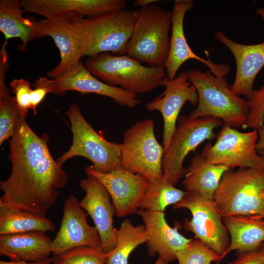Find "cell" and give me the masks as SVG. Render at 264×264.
Wrapping results in <instances>:
<instances>
[{
    "mask_svg": "<svg viewBox=\"0 0 264 264\" xmlns=\"http://www.w3.org/2000/svg\"><path fill=\"white\" fill-rule=\"evenodd\" d=\"M48 140L47 134L35 133L20 114L8 140L12 168L9 177L0 181V204L44 216L55 204L58 190L66 187L69 176L52 156Z\"/></svg>",
    "mask_w": 264,
    "mask_h": 264,
    "instance_id": "cell-1",
    "label": "cell"
},
{
    "mask_svg": "<svg viewBox=\"0 0 264 264\" xmlns=\"http://www.w3.org/2000/svg\"><path fill=\"white\" fill-rule=\"evenodd\" d=\"M187 73L198 96L197 108L188 116L190 119L212 116L231 127L243 128L249 111L247 101L232 91L226 77L197 69L189 70Z\"/></svg>",
    "mask_w": 264,
    "mask_h": 264,
    "instance_id": "cell-2",
    "label": "cell"
},
{
    "mask_svg": "<svg viewBox=\"0 0 264 264\" xmlns=\"http://www.w3.org/2000/svg\"><path fill=\"white\" fill-rule=\"evenodd\" d=\"M213 200L222 218L245 215L264 219V168L229 169Z\"/></svg>",
    "mask_w": 264,
    "mask_h": 264,
    "instance_id": "cell-3",
    "label": "cell"
},
{
    "mask_svg": "<svg viewBox=\"0 0 264 264\" xmlns=\"http://www.w3.org/2000/svg\"><path fill=\"white\" fill-rule=\"evenodd\" d=\"M171 25L172 12L153 4L140 8L126 54L148 66L165 68Z\"/></svg>",
    "mask_w": 264,
    "mask_h": 264,
    "instance_id": "cell-4",
    "label": "cell"
},
{
    "mask_svg": "<svg viewBox=\"0 0 264 264\" xmlns=\"http://www.w3.org/2000/svg\"><path fill=\"white\" fill-rule=\"evenodd\" d=\"M84 66L102 82L136 94L151 91L166 76L164 68L145 66L126 54L100 53L89 57Z\"/></svg>",
    "mask_w": 264,
    "mask_h": 264,
    "instance_id": "cell-5",
    "label": "cell"
},
{
    "mask_svg": "<svg viewBox=\"0 0 264 264\" xmlns=\"http://www.w3.org/2000/svg\"><path fill=\"white\" fill-rule=\"evenodd\" d=\"M72 133V142L69 149L57 159L63 165L75 156L89 160L95 170L110 172L120 167L122 143L110 142L98 133L83 116L80 108L71 104L66 111Z\"/></svg>",
    "mask_w": 264,
    "mask_h": 264,
    "instance_id": "cell-6",
    "label": "cell"
},
{
    "mask_svg": "<svg viewBox=\"0 0 264 264\" xmlns=\"http://www.w3.org/2000/svg\"><path fill=\"white\" fill-rule=\"evenodd\" d=\"M152 119L139 121L123 134L120 167L146 178L149 182L163 177V147L154 134Z\"/></svg>",
    "mask_w": 264,
    "mask_h": 264,
    "instance_id": "cell-7",
    "label": "cell"
},
{
    "mask_svg": "<svg viewBox=\"0 0 264 264\" xmlns=\"http://www.w3.org/2000/svg\"><path fill=\"white\" fill-rule=\"evenodd\" d=\"M222 125V121L214 117L192 119L180 116L170 145L164 153L163 178L176 185L186 174L187 168L183 166L186 157L204 141L212 139L214 130Z\"/></svg>",
    "mask_w": 264,
    "mask_h": 264,
    "instance_id": "cell-8",
    "label": "cell"
},
{
    "mask_svg": "<svg viewBox=\"0 0 264 264\" xmlns=\"http://www.w3.org/2000/svg\"><path fill=\"white\" fill-rule=\"evenodd\" d=\"M186 208L192 214L191 220L185 219L183 226L186 231L193 233L220 256L218 263L225 256L231 243L229 232L222 217L213 200L197 193L187 192L173 209Z\"/></svg>",
    "mask_w": 264,
    "mask_h": 264,
    "instance_id": "cell-9",
    "label": "cell"
},
{
    "mask_svg": "<svg viewBox=\"0 0 264 264\" xmlns=\"http://www.w3.org/2000/svg\"><path fill=\"white\" fill-rule=\"evenodd\" d=\"M137 15L138 11L125 9L84 19L86 56L91 57L102 53L126 54Z\"/></svg>",
    "mask_w": 264,
    "mask_h": 264,
    "instance_id": "cell-10",
    "label": "cell"
},
{
    "mask_svg": "<svg viewBox=\"0 0 264 264\" xmlns=\"http://www.w3.org/2000/svg\"><path fill=\"white\" fill-rule=\"evenodd\" d=\"M84 19L65 16L37 22V38L50 37L60 52V62L47 73L48 77H58L86 56L87 40Z\"/></svg>",
    "mask_w": 264,
    "mask_h": 264,
    "instance_id": "cell-11",
    "label": "cell"
},
{
    "mask_svg": "<svg viewBox=\"0 0 264 264\" xmlns=\"http://www.w3.org/2000/svg\"><path fill=\"white\" fill-rule=\"evenodd\" d=\"M257 130L241 132L223 125L214 144L208 143L201 153L210 163L235 167L264 168V161L256 149Z\"/></svg>",
    "mask_w": 264,
    "mask_h": 264,
    "instance_id": "cell-12",
    "label": "cell"
},
{
    "mask_svg": "<svg viewBox=\"0 0 264 264\" xmlns=\"http://www.w3.org/2000/svg\"><path fill=\"white\" fill-rule=\"evenodd\" d=\"M34 88L43 87L49 93L63 95L67 91L82 93H95L112 99L115 102L129 108L138 106L142 100L138 95L121 88L110 86L93 76L80 61L65 73L49 79L42 76L33 84Z\"/></svg>",
    "mask_w": 264,
    "mask_h": 264,
    "instance_id": "cell-13",
    "label": "cell"
},
{
    "mask_svg": "<svg viewBox=\"0 0 264 264\" xmlns=\"http://www.w3.org/2000/svg\"><path fill=\"white\" fill-rule=\"evenodd\" d=\"M161 85L165 87L163 92L146 104L150 111H158L163 120V147L168 149L176 128L179 113L183 105L189 102L193 106L198 105V96L195 87L189 79L187 72L182 71L173 80L167 76Z\"/></svg>",
    "mask_w": 264,
    "mask_h": 264,
    "instance_id": "cell-14",
    "label": "cell"
},
{
    "mask_svg": "<svg viewBox=\"0 0 264 264\" xmlns=\"http://www.w3.org/2000/svg\"><path fill=\"white\" fill-rule=\"evenodd\" d=\"M87 175L97 178L109 193L118 218L136 213L140 200L149 181L143 176L119 167L110 172L103 173L86 167Z\"/></svg>",
    "mask_w": 264,
    "mask_h": 264,
    "instance_id": "cell-15",
    "label": "cell"
},
{
    "mask_svg": "<svg viewBox=\"0 0 264 264\" xmlns=\"http://www.w3.org/2000/svg\"><path fill=\"white\" fill-rule=\"evenodd\" d=\"M79 184L85 192L79 205L93 220L102 248L108 254L115 246L117 231L113 225L115 210L110 197L101 182L93 176L88 175Z\"/></svg>",
    "mask_w": 264,
    "mask_h": 264,
    "instance_id": "cell-16",
    "label": "cell"
},
{
    "mask_svg": "<svg viewBox=\"0 0 264 264\" xmlns=\"http://www.w3.org/2000/svg\"><path fill=\"white\" fill-rule=\"evenodd\" d=\"M88 216L76 197L71 195L66 198L60 226L52 242L53 256L80 246L102 247L97 230L88 224Z\"/></svg>",
    "mask_w": 264,
    "mask_h": 264,
    "instance_id": "cell-17",
    "label": "cell"
},
{
    "mask_svg": "<svg viewBox=\"0 0 264 264\" xmlns=\"http://www.w3.org/2000/svg\"><path fill=\"white\" fill-rule=\"evenodd\" d=\"M194 4L192 0H176L172 11V35L170 38L169 55L165 69L167 78L173 80L181 66L190 59L197 60L208 67L215 76L226 77L230 70L227 64H218L209 59H204L198 56L190 47L184 31V20L186 13Z\"/></svg>",
    "mask_w": 264,
    "mask_h": 264,
    "instance_id": "cell-18",
    "label": "cell"
},
{
    "mask_svg": "<svg viewBox=\"0 0 264 264\" xmlns=\"http://www.w3.org/2000/svg\"><path fill=\"white\" fill-rule=\"evenodd\" d=\"M24 12L35 13L45 19L75 16L81 19L97 17L125 9V0H22Z\"/></svg>",
    "mask_w": 264,
    "mask_h": 264,
    "instance_id": "cell-19",
    "label": "cell"
},
{
    "mask_svg": "<svg viewBox=\"0 0 264 264\" xmlns=\"http://www.w3.org/2000/svg\"><path fill=\"white\" fill-rule=\"evenodd\" d=\"M216 39L231 52L236 64V73L230 87L237 95L250 98L254 90L255 79L264 66V42L254 44L236 43L228 38L223 32L215 33Z\"/></svg>",
    "mask_w": 264,
    "mask_h": 264,
    "instance_id": "cell-20",
    "label": "cell"
},
{
    "mask_svg": "<svg viewBox=\"0 0 264 264\" xmlns=\"http://www.w3.org/2000/svg\"><path fill=\"white\" fill-rule=\"evenodd\" d=\"M142 219L148 234L146 242L148 254L159 256L168 263L176 260L177 252L192 240L178 230V225L172 227L165 219L164 212L139 208L136 212Z\"/></svg>",
    "mask_w": 264,
    "mask_h": 264,
    "instance_id": "cell-21",
    "label": "cell"
},
{
    "mask_svg": "<svg viewBox=\"0 0 264 264\" xmlns=\"http://www.w3.org/2000/svg\"><path fill=\"white\" fill-rule=\"evenodd\" d=\"M52 241L38 231L0 235V254L13 262L44 261L50 259Z\"/></svg>",
    "mask_w": 264,
    "mask_h": 264,
    "instance_id": "cell-22",
    "label": "cell"
},
{
    "mask_svg": "<svg viewBox=\"0 0 264 264\" xmlns=\"http://www.w3.org/2000/svg\"><path fill=\"white\" fill-rule=\"evenodd\" d=\"M230 168L208 162L201 154L192 158L181 183L186 191L213 200L223 174Z\"/></svg>",
    "mask_w": 264,
    "mask_h": 264,
    "instance_id": "cell-23",
    "label": "cell"
},
{
    "mask_svg": "<svg viewBox=\"0 0 264 264\" xmlns=\"http://www.w3.org/2000/svg\"><path fill=\"white\" fill-rule=\"evenodd\" d=\"M230 237L226 256L232 251L237 253L260 248L264 242V219L258 216L236 215L222 218Z\"/></svg>",
    "mask_w": 264,
    "mask_h": 264,
    "instance_id": "cell-24",
    "label": "cell"
},
{
    "mask_svg": "<svg viewBox=\"0 0 264 264\" xmlns=\"http://www.w3.org/2000/svg\"><path fill=\"white\" fill-rule=\"evenodd\" d=\"M21 2L18 0H0V31L5 41L19 38L22 42L19 49L25 50L27 44L37 38L36 22L23 16Z\"/></svg>",
    "mask_w": 264,
    "mask_h": 264,
    "instance_id": "cell-25",
    "label": "cell"
},
{
    "mask_svg": "<svg viewBox=\"0 0 264 264\" xmlns=\"http://www.w3.org/2000/svg\"><path fill=\"white\" fill-rule=\"evenodd\" d=\"M54 223L44 216L0 204V235L29 231H54Z\"/></svg>",
    "mask_w": 264,
    "mask_h": 264,
    "instance_id": "cell-26",
    "label": "cell"
},
{
    "mask_svg": "<svg viewBox=\"0 0 264 264\" xmlns=\"http://www.w3.org/2000/svg\"><path fill=\"white\" fill-rule=\"evenodd\" d=\"M6 50L0 52V145L14 134L20 115L14 96L5 84L9 68Z\"/></svg>",
    "mask_w": 264,
    "mask_h": 264,
    "instance_id": "cell-27",
    "label": "cell"
},
{
    "mask_svg": "<svg viewBox=\"0 0 264 264\" xmlns=\"http://www.w3.org/2000/svg\"><path fill=\"white\" fill-rule=\"evenodd\" d=\"M147 240L144 224L135 226L130 220H125L117 230L114 248L107 254L106 264H129L131 253Z\"/></svg>",
    "mask_w": 264,
    "mask_h": 264,
    "instance_id": "cell-28",
    "label": "cell"
},
{
    "mask_svg": "<svg viewBox=\"0 0 264 264\" xmlns=\"http://www.w3.org/2000/svg\"><path fill=\"white\" fill-rule=\"evenodd\" d=\"M164 179L149 182L139 203V208L164 212L170 205L179 202L187 192L176 188Z\"/></svg>",
    "mask_w": 264,
    "mask_h": 264,
    "instance_id": "cell-29",
    "label": "cell"
},
{
    "mask_svg": "<svg viewBox=\"0 0 264 264\" xmlns=\"http://www.w3.org/2000/svg\"><path fill=\"white\" fill-rule=\"evenodd\" d=\"M107 254L102 247L80 246L52 258L53 264H106Z\"/></svg>",
    "mask_w": 264,
    "mask_h": 264,
    "instance_id": "cell-30",
    "label": "cell"
},
{
    "mask_svg": "<svg viewBox=\"0 0 264 264\" xmlns=\"http://www.w3.org/2000/svg\"><path fill=\"white\" fill-rule=\"evenodd\" d=\"M178 264H211L218 263L220 256L202 241L192 238L176 255Z\"/></svg>",
    "mask_w": 264,
    "mask_h": 264,
    "instance_id": "cell-31",
    "label": "cell"
},
{
    "mask_svg": "<svg viewBox=\"0 0 264 264\" xmlns=\"http://www.w3.org/2000/svg\"><path fill=\"white\" fill-rule=\"evenodd\" d=\"M247 101L249 111L246 122L242 128L257 130L264 120V84L259 89L254 90Z\"/></svg>",
    "mask_w": 264,
    "mask_h": 264,
    "instance_id": "cell-32",
    "label": "cell"
},
{
    "mask_svg": "<svg viewBox=\"0 0 264 264\" xmlns=\"http://www.w3.org/2000/svg\"><path fill=\"white\" fill-rule=\"evenodd\" d=\"M10 88L15 94L20 113L26 118L29 110L31 109L33 90L29 82L25 79H15L11 82Z\"/></svg>",
    "mask_w": 264,
    "mask_h": 264,
    "instance_id": "cell-33",
    "label": "cell"
},
{
    "mask_svg": "<svg viewBox=\"0 0 264 264\" xmlns=\"http://www.w3.org/2000/svg\"><path fill=\"white\" fill-rule=\"evenodd\" d=\"M237 258L227 264H264V256L260 248L237 253Z\"/></svg>",
    "mask_w": 264,
    "mask_h": 264,
    "instance_id": "cell-34",
    "label": "cell"
},
{
    "mask_svg": "<svg viewBox=\"0 0 264 264\" xmlns=\"http://www.w3.org/2000/svg\"><path fill=\"white\" fill-rule=\"evenodd\" d=\"M49 93L48 90L43 87L34 88L33 90V96L31 103V109L33 113L36 115L37 113V108L42 102L45 95Z\"/></svg>",
    "mask_w": 264,
    "mask_h": 264,
    "instance_id": "cell-35",
    "label": "cell"
},
{
    "mask_svg": "<svg viewBox=\"0 0 264 264\" xmlns=\"http://www.w3.org/2000/svg\"><path fill=\"white\" fill-rule=\"evenodd\" d=\"M258 140L256 143V150L264 149V120L262 126L257 130Z\"/></svg>",
    "mask_w": 264,
    "mask_h": 264,
    "instance_id": "cell-36",
    "label": "cell"
},
{
    "mask_svg": "<svg viewBox=\"0 0 264 264\" xmlns=\"http://www.w3.org/2000/svg\"><path fill=\"white\" fill-rule=\"evenodd\" d=\"M53 260L52 258H50L47 260L38 262H27L25 261H21L18 262L13 261H0V264H52Z\"/></svg>",
    "mask_w": 264,
    "mask_h": 264,
    "instance_id": "cell-37",
    "label": "cell"
},
{
    "mask_svg": "<svg viewBox=\"0 0 264 264\" xmlns=\"http://www.w3.org/2000/svg\"><path fill=\"white\" fill-rule=\"evenodd\" d=\"M157 1L158 0H136L134 2L133 5L134 7H140L142 8Z\"/></svg>",
    "mask_w": 264,
    "mask_h": 264,
    "instance_id": "cell-38",
    "label": "cell"
},
{
    "mask_svg": "<svg viewBox=\"0 0 264 264\" xmlns=\"http://www.w3.org/2000/svg\"><path fill=\"white\" fill-rule=\"evenodd\" d=\"M255 13L257 15L261 17L264 22V7H261L256 10Z\"/></svg>",
    "mask_w": 264,
    "mask_h": 264,
    "instance_id": "cell-39",
    "label": "cell"
},
{
    "mask_svg": "<svg viewBox=\"0 0 264 264\" xmlns=\"http://www.w3.org/2000/svg\"><path fill=\"white\" fill-rule=\"evenodd\" d=\"M169 263L165 261L162 258L158 257V259L155 262L154 264H168Z\"/></svg>",
    "mask_w": 264,
    "mask_h": 264,
    "instance_id": "cell-40",
    "label": "cell"
},
{
    "mask_svg": "<svg viewBox=\"0 0 264 264\" xmlns=\"http://www.w3.org/2000/svg\"><path fill=\"white\" fill-rule=\"evenodd\" d=\"M258 154L260 155L264 161V149L257 150Z\"/></svg>",
    "mask_w": 264,
    "mask_h": 264,
    "instance_id": "cell-41",
    "label": "cell"
},
{
    "mask_svg": "<svg viewBox=\"0 0 264 264\" xmlns=\"http://www.w3.org/2000/svg\"><path fill=\"white\" fill-rule=\"evenodd\" d=\"M260 249L264 256V242L261 244Z\"/></svg>",
    "mask_w": 264,
    "mask_h": 264,
    "instance_id": "cell-42",
    "label": "cell"
},
{
    "mask_svg": "<svg viewBox=\"0 0 264 264\" xmlns=\"http://www.w3.org/2000/svg\"></svg>",
    "mask_w": 264,
    "mask_h": 264,
    "instance_id": "cell-43",
    "label": "cell"
}]
</instances>
